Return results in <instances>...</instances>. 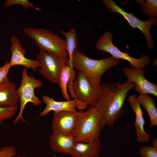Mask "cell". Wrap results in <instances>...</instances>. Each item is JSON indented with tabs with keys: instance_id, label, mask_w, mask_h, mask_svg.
Returning a JSON list of instances; mask_svg holds the SVG:
<instances>
[{
	"instance_id": "obj_13",
	"label": "cell",
	"mask_w": 157,
	"mask_h": 157,
	"mask_svg": "<svg viewBox=\"0 0 157 157\" xmlns=\"http://www.w3.org/2000/svg\"><path fill=\"white\" fill-rule=\"evenodd\" d=\"M127 101L135 115L134 124L135 129L136 140L141 143L147 142L150 139V136L145 130V122L143 117L142 109L136 95H129Z\"/></svg>"
},
{
	"instance_id": "obj_8",
	"label": "cell",
	"mask_w": 157,
	"mask_h": 157,
	"mask_svg": "<svg viewBox=\"0 0 157 157\" xmlns=\"http://www.w3.org/2000/svg\"><path fill=\"white\" fill-rule=\"evenodd\" d=\"M102 2L110 12H117L122 15L128 22L129 25L133 28H137L144 34L147 40V48L150 49L154 47V43L150 32L151 27L157 24L156 18L150 16L146 21H142L138 18L131 13L125 12L118 6L113 0H102Z\"/></svg>"
},
{
	"instance_id": "obj_27",
	"label": "cell",
	"mask_w": 157,
	"mask_h": 157,
	"mask_svg": "<svg viewBox=\"0 0 157 157\" xmlns=\"http://www.w3.org/2000/svg\"><path fill=\"white\" fill-rule=\"evenodd\" d=\"M152 146L157 149V138H156L152 140Z\"/></svg>"
},
{
	"instance_id": "obj_16",
	"label": "cell",
	"mask_w": 157,
	"mask_h": 157,
	"mask_svg": "<svg viewBox=\"0 0 157 157\" xmlns=\"http://www.w3.org/2000/svg\"><path fill=\"white\" fill-rule=\"evenodd\" d=\"M19 97L13 82L0 84V107L18 108Z\"/></svg>"
},
{
	"instance_id": "obj_28",
	"label": "cell",
	"mask_w": 157,
	"mask_h": 157,
	"mask_svg": "<svg viewBox=\"0 0 157 157\" xmlns=\"http://www.w3.org/2000/svg\"><path fill=\"white\" fill-rule=\"evenodd\" d=\"M12 157H26L25 156L16 155V154L13 156Z\"/></svg>"
},
{
	"instance_id": "obj_4",
	"label": "cell",
	"mask_w": 157,
	"mask_h": 157,
	"mask_svg": "<svg viewBox=\"0 0 157 157\" xmlns=\"http://www.w3.org/2000/svg\"><path fill=\"white\" fill-rule=\"evenodd\" d=\"M101 129L96 107L90 106L86 111H83L73 136L76 142H89L99 139Z\"/></svg>"
},
{
	"instance_id": "obj_6",
	"label": "cell",
	"mask_w": 157,
	"mask_h": 157,
	"mask_svg": "<svg viewBox=\"0 0 157 157\" xmlns=\"http://www.w3.org/2000/svg\"><path fill=\"white\" fill-rule=\"evenodd\" d=\"M74 99L78 103L80 110L86 108L88 105L96 106L101 96V90L94 87L85 76L78 71L72 84Z\"/></svg>"
},
{
	"instance_id": "obj_7",
	"label": "cell",
	"mask_w": 157,
	"mask_h": 157,
	"mask_svg": "<svg viewBox=\"0 0 157 157\" xmlns=\"http://www.w3.org/2000/svg\"><path fill=\"white\" fill-rule=\"evenodd\" d=\"M113 36L111 31L105 32L96 42L97 49L109 53L113 58L128 61L132 67L136 69H144L149 65L150 59L148 56L143 54L140 58H136L130 56L128 52H122L113 44Z\"/></svg>"
},
{
	"instance_id": "obj_10",
	"label": "cell",
	"mask_w": 157,
	"mask_h": 157,
	"mask_svg": "<svg viewBox=\"0 0 157 157\" xmlns=\"http://www.w3.org/2000/svg\"><path fill=\"white\" fill-rule=\"evenodd\" d=\"M83 112L81 110L76 112H54L51 126L52 133L73 135Z\"/></svg>"
},
{
	"instance_id": "obj_19",
	"label": "cell",
	"mask_w": 157,
	"mask_h": 157,
	"mask_svg": "<svg viewBox=\"0 0 157 157\" xmlns=\"http://www.w3.org/2000/svg\"><path fill=\"white\" fill-rule=\"evenodd\" d=\"M71 76L68 59L63 64L60 72L58 83L62 95L66 101L71 100L67 91V85Z\"/></svg>"
},
{
	"instance_id": "obj_14",
	"label": "cell",
	"mask_w": 157,
	"mask_h": 157,
	"mask_svg": "<svg viewBox=\"0 0 157 157\" xmlns=\"http://www.w3.org/2000/svg\"><path fill=\"white\" fill-rule=\"evenodd\" d=\"M49 137L51 150L55 152L65 154H69L76 142L72 135L52 133Z\"/></svg>"
},
{
	"instance_id": "obj_9",
	"label": "cell",
	"mask_w": 157,
	"mask_h": 157,
	"mask_svg": "<svg viewBox=\"0 0 157 157\" xmlns=\"http://www.w3.org/2000/svg\"><path fill=\"white\" fill-rule=\"evenodd\" d=\"M68 59L67 57L40 50L36 59L40 63L38 72L52 83L57 84L63 64Z\"/></svg>"
},
{
	"instance_id": "obj_20",
	"label": "cell",
	"mask_w": 157,
	"mask_h": 157,
	"mask_svg": "<svg viewBox=\"0 0 157 157\" xmlns=\"http://www.w3.org/2000/svg\"><path fill=\"white\" fill-rule=\"evenodd\" d=\"M60 32L66 38V50L69 57V64L70 67H72L73 54L74 51L77 49V43L76 29L73 27L68 32L62 30H60Z\"/></svg>"
},
{
	"instance_id": "obj_15",
	"label": "cell",
	"mask_w": 157,
	"mask_h": 157,
	"mask_svg": "<svg viewBox=\"0 0 157 157\" xmlns=\"http://www.w3.org/2000/svg\"><path fill=\"white\" fill-rule=\"evenodd\" d=\"M42 100L46 104V106L40 113V117L44 116L51 111L58 112L69 111L76 112L77 111L76 108L80 110L78 103L74 99L69 101H55L53 98L43 95Z\"/></svg>"
},
{
	"instance_id": "obj_12",
	"label": "cell",
	"mask_w": 157,
	"mask_h": 157,
	"mask_svg": "<svg viewBox=\"0 0 157 157\" xmlns=\"http://www.w3.org/2000/svg\"><path fill=\"white\" fill-rule=\"evenodd\" d=\"M10 41L11 57L9 64L10 67L14 65H21L33 70L39 68L40 63L37 59L31 60L25 57L26 49L21 44L18 38L13 35L10 38Z\"/></svg>"
},
{
	"instance_id": "obj_5",
	"label": "cell",
	"mask_w": 157,
	"mask_h": 157,
	"mask_svg": "<svg viewBox=\"0 0 157 157\" xmlns=\"http://www.w3.org/2000/svg\"><path fill=\"white\" fill-rule=\"evenodd\" d=\"M22 80L20 86L17 90L20 103V112L18 115L13 120V123L17 124L20 120L24 123L28 122L22 117V113L26 105L29 102L34 106L40 105L41 101L34 93V89L41 87V81L28 75L27 68H24L22 71Z\"/></svg>"
},
{
	"instance_id": "obj_25",
	"label": "cell",
	"mask_w": 157,
	"mask_h": 157,
	"mask_svg": "<svg viewBox=\"0 0 157 157\" xmlns=\"http://www.w3.org/2000/svg\"><path fill=\"white\" fill-rule=\"evenodd\" d=\"M10 68L9 62L7 61L5 62L3 66L0 67V84L10 82L8 74Z\"/></svg>"
},
{
	"instance_id": "obj_17",
	"label": "cell",
	"mask_w": 157,
	"mask_h": 157,
	"mask_svg": "<svg viewBox=\"0 0 157 157\" xmlns=\"http://www.w3.org/2000/svg\"><path fill=\"white\" fill-rule=\"evenodd\" d=\"M101 142L99 139L85 143L76 142L71 152V157H98Z\"/></svg>"
},
{
	"instance_id": "obj_22",
	"label": "cell",
	"mask_w": 157,
	"mask_h": 157,
	"mask_svg": "<svg viewBox=\"0 0 157 157\" xmlns=\"http://www.w3.org/2000/svg\"><path fill=\"white\" fill-rule=\"evenodd\" d=\"M4 5L7 8L14 5H19L23 6L26 10H27L29 8H32L38 10H40L39 8L35 7L33 3L27 0H6Z\"/></svg>"
},
{
	"instance_id": "obj_24",
	"label": "cell",
	"mask_w": 157,
	"mask_h": 157,
	"mask_svg": "<svg viewBox=\"0 0 157 157\" xmlns=\"http://www.w3.org/2000/svg\"><path fill=\"white\" fill-rule=\"evenodd\" d=\"M141 157H157V149L147 145L140 146L138 150Z\"/></svg>"
},
{
	"instance_id": "obj_23",
	"label": "cell",
	"mask_w": 157,
	"mask_h": 157,
	"mask_svg": "<svg viewBox=\"0 0 157 157\" xmlns=\"http://www.w3.org/2000/svg\"><path fill=\"white\" fill-rule=\"evenodd\" d=\"M17 108L0 107V124L4 121L11 119L15 115Z\"/></svg>"
},
{
	"instance_id": "obj_18",
	"label": "cell",
	"mask_w": 157,
	"mask_h": 157,
	"mask_svg": "<svg viewBox=\"0 0 157 157\" xmlns=\"http://www.w3.org/2000/svg\"><path fill=\"white\" fill-rule=\"evenodd\" d=\"M137 99L148 115L150 120V126H157V109L155 103V99L147 94H139Z\"/></svg>"
},
{
	"instance_id": "obj_1",
	"label": "cell",
	"mask_w": 157,
	"mask_h": 157,
	"mask_svg": "<svg viewBox=\"0 0 157 157\" xmlns=\"http://www.w3.org/2000/svg\"><path fill=\"white\" fill-rule=\"evenodd\" d=\"M134 87V83L128 80L123 83L103 82L101 84V96L96 106L101 129L112 127L122 117L128 94Z\"/></svg>"
},
{
	"instance_id": "obj_21",
	"label": "cell",
	"mask_w": 157,
	"mask_h": 157,
	"mask_svg": "<svg viewBox=\"0 0 157 157\" xmlns=\"http://www.w3.org/2000/svg\"><path fill=\"white\" fill-rule=\"evenodd\" d=\"M142 6L143 13L150 16H157V1L156 0H135Z\"/></svg>"
},
{
	"instance_id": "obj_26",
	"label": "cell",
	"mask_w": 157,
	"mask_h": 157,
	"mask_svg": "<svg viewBox=\"0 0 157 157\" xmlns=\"http://www.w3.org/2000/svg\"><path fill=\"white\" fill-rule=\"evenodd\" d=\"M16 154V149L12 146H5L0 149V157H12Z\"/></svg>"
},
{
	"instance_id": "obj_3",
	"label": "cell",
	"mask_w": 157,
	"mask_h": 157,
	"mask_svg": "<svg viewBox=\"0 0 157 157\" xmlns=\"http://www.w3.org/2000/svg\"><path fill=\"white\" fill-rule=\"evenodd\" d=\"M24 33L33 39L40 50L64 57L68 56L66 41L56 33L42 28L25 27Z\"/></svg>"
},
{
	"instance_id": "obj_2",
	"label": "cell",
	"mask_w": 157,
	"mask_h": 157,
	"mask_svg": "<svg viewBox=\"0 0 157 157\" xmlns=\"http://www.w3.org/2000/svg\"><path fill=\"white\" fill-rule=\"evenodd\" d=\"M119 62V59L112 56L100 60L92 59L77 49L72 56L74 69L81 72L92 86L99 90H101L102 75L112 67L117 65Z\"/></svg>"
},
{
	"instance_id": "obj_11",
	"label": "cell",
	"mask_w": 157,
	"mask_h": 157,
	"mask_svg": "<svg viewBox=\"0 0 157 157\" xmlns=\"http://www.w3.org/2000/svg\"><path fill=\"white\" fill-rule=\"evenodd\" d=\"M122 72L128 80L134 83V89L139 94H150L157 97V85L145 78V71L144 69L133 67L124 68Z\"/></svg>"
}]
</instances>
